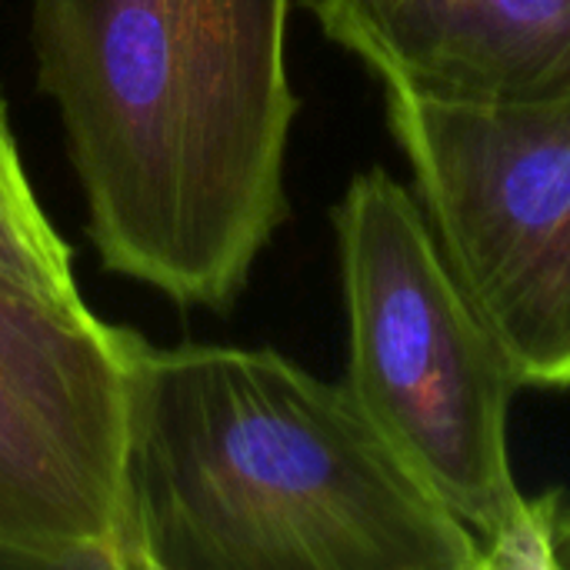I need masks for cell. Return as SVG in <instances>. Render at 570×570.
<instances>
[{"label": "cell", "instance_id": "cell-2", "mask_svg": "<svg viewBox=\"0 0 570 570\" xmlns=\"http://www.w3.org/2000/svg\"><path fill=\"white\" fill-rule=\"evenodd\" d=\"M127 494L137 570H484L347 384L271 347L140 341Z\"/></svg>", "mask_w": 570, "mask_h": 570}, {"label": "cell", "instance_id": "cell-4", "mask_svg": "<svg viewBox=\"0 0 570 570\" xmlns=\"http://www.w3.org/2000/svg\"><path fill=\"white\" fill-rule=\"evenodd\" d=\"M387 124L451 271L521 387H570V90L387 94Z\"/></svg>", "mask_w": 570, "mask_h": 570}, {"label": "cell", "instance_id": "cell-1", "mask_svg": "<svg viewBox=\"0 0 570 570\" xmlns=\"http://www.w3.org/2000/svg\"><path fill=\"white\" fill-rule=\"evenodd\" d=\"M291 0H30L100 264L227 311L287 220Z\"/></svg>", "mask_w": 570, "mask_h": 570}, {"label": "cell", "instance_id": "cell-8", "mask_svg": "<svg viewBox=\"0 0 570 570\" xmlns=\"http://www.w3.org/2000/svg\"><path fill=\"white\" fill-rule=\"evenodd\" d=\"M551 570H570V504L561 494L551 508Z\"/></svg>", "mask_w": 570, "mask_h": 570}, {"label": "cell", "instance_id": "cell-7", "mask_svg": "<svg viewBox=\"0 0 570 570\" xmlns=\"http://www.w3.org/2000/svg\"><path fill=\"white\" fill-rule=\"evenodd\" d=\"M0 274L63 301H83L73 281L70 244L53 230L37 204L17 140L0 100Z\"/></svg>", "mask_w": 570, "mask_h": 570}, {"label": "cell", "instance_id": "cell-3", "mask_svg": "<svg viewBox=\"0 0 570 570\" xmlns=\"http://www.w3.org/2000/svg\"><path fill=\"white\" fill-rule=\"evenodd\" d=\"M347 311V391L481 541L484 570L551 568L558 494L524 498L508 451L521 391L501 341L451 271L417 200L381 167L351 177L334 207Z\"/></svg>", "mask_w": 570, "mask_h": 570}, {"label": "cell", "instance_id": "cell-5", "mask_svg": "<svg viewBox=\"0 0 570 570\" xmlns=\"http://www.w3.org/2000/svg\"><path fill=\"white\" fill-rule=\"evenodd\" d=\"M140 341L0 274V564L137 570L127 438Z\"/></svg>", "mask_w": 570, "mask_h": 570}, {"label": "cell", "instance_id": "cell-6", "mask_svg": "<svg viewBox=\"0 0 570 570\" xmlns=\"http://www.w3.org/2000/svg\"><path fill=\"white\" fill-rule=\"evenodd\" d=\"M387 94L524 100L570 90V0H304Z\"/></svg>", "mask_w": 570, "mask_h": 570}]
</instances>
